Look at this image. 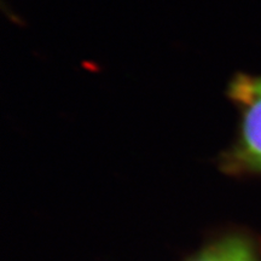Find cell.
I'll return each mask as SVG.
<instances>
[{"label":"cell","instance_id":"1","mask_svg":"<svg viewBox=\"0 0 261 261\" xmlns=\"http://www.w3.org/2000/svg\"><path fill=\"white\" fill-rule=\"evenodd\" d=\"M226 96L238 112L232 145L223 155V167L233 174H261V75L238 73Z\"/></svg>","mask_w":261,"mask_h":261},{"label":"cell","instance_id":"2","mask_svg":"<svg viewBox=\"0 0 261 261\" xmlns=\"http://www.w3.org/2000/svg\"><path fill=\"white\" fill-rule=\"evenodd\" d=\"M194 261H259L253 244L243 237H228L214 243Z\"/></svg>","mask_w":261,"mask_h":261}]
</instances>
